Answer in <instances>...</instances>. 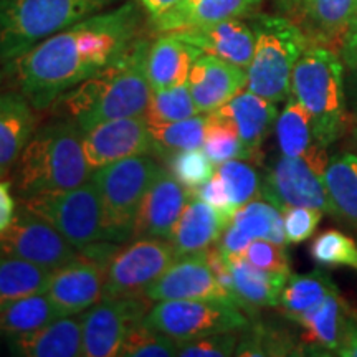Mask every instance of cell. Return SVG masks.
Returning <instances> with one entry per match:
<instances>
[{
	"label": "cell",
	"mask_w": 357,
	"mask_h": 357,
	"mask_svg": "<svg viewBox=\"0 0 357 357\" xmlns=\"http://www.w3.org/2000/svg\"><path fill=\"white\" fill-rule=\"evenodd\" d=\"M247 68L202 53L189 75V89L199 113H212L247 86Z\"/></svg>",
	"instance_id": "cell-19"
},
{
	"label": "cell",
	"mask_w": 357,
	"mask_h": 357,
	"mask_svg": "<svg viewBox=\"0 0 357 357\" xmlns=\"http://www.w3.org/2000/svg\"><path fill=\"white\" fill-rule=\"evenodd\" d=\"M217 174L222 177L234 212L245 204L261 197V181L255 167L243 162L242 159L227 160L218 166Z\"/></svg>",
	"instance_id": "cell-38"
},
{
	"label": "cell",
	"mask_w": 357,
	"mask_h": 357,
	"mask_svg": "<svg viewBox=\"0 0 357 357\" xmlns=\"http://www.w3.org/2000/svg\"><path fill=\"white\" fill-rule=\"evenodd\" d=\"M192 195L194 192L182 185L166 166H160L142 197L131 240L142 236L171 238L174 227Z\"/></svg>",
	"instance_id": "cell-17"
},
{
	"label": "cell",
	"mask_w": 357,
	"mask_h": 357,
	"mask_svg": "<svg viewBox=\"0 0 357 357\" xmlns=\"http://www.w3.org/2000/svg\"><path fill=\"white\" fill-rule=\"evenodd\" d=\"M153 301L147 296L101 298L83 312L84 357H116L134 324L144 321Z\"/></svg>",
	"instance_id": "cell-14"
},
{
	"label": "cell",
	"mask_w": 357,
	"mask_h": 357,
	"mask_svg": "<svg viewBox=\"0 0 357 357\" xmlns=\"http://www.w3.org/2000/svg\"><path fill=\"white\" fill-rule=\"evenodd\" d=\"M229 223L230 220L220 211L197 195H192L174 227L169 242L176 250L177 258L200 253L218 242Z\"/></svg>",
	"instance_id": "cell-26"
},
{
	"label": "cell",
	"mask_w": 357,
	"mask_h": 357,
	"mask_svg": "<svg viewBox=\"0 0 357 357\" xmlns=\"http://www.w3.org/2000/svg\"><path fill=\"white\" fill-rule=\"evenodd\" d=\"M178 352V342L167 334L149 328L144 321L134 324L124 337L121 357H174Z\"/></svg>",
	"instance_id": "cell-39"
},
{
	"label": "cell",
	"mask_w": 357,
	"mask_h": 357,
	"mask_svg": "<svg viewBox=\"0 0 357 357\" xmlns=\"http://www.w3.org/2000/svg\"><path fill=\"white\" fill-rule=\"evenodd\" d=\"M0 252L55 271L73 260L78 250L55 227L20 205L13 220L0 234Z\"/></svg>",
	"instance_id": "cell-13"
},
{
	"label": "cell",
	"mask_w": 357,
	"mask_h": 357,
	"mask_svg": "<svg viewBox=\"0 0 357 357\" xmlns=\"http://www.w3.org/2000/svg\"><path fill=\"white\" fill-rule=\"evenodd\" d=\"M58 312L45 293L32 294L0 311V339L20 336L55 321Z\"/></svg>",
	"instance_id": "cell-33"
},
{
	"label": "cell",
	"mask_w": 357,
	"mask_h": 357,
	"mask_svg": "<svg viewBox=\"0 0 357 357\" xmlns=\"http://www.w3.org/2000/svg\"><path fill=\"white\" fill-rule=\"evenodd\" d=\"M230 223L252 240H270L281 247L288 245L284 235L283 212L268 200L255 199L236 208L231 213Z\"/></svg>",
	"instance_id": "cell-34"
},
{
	"label": "cell",
	"mask_w": 357,
	"mask_h": 357,
	"mask_svg": "<svg viewBox=\"0 0 357 357\" xmlns=\"http://www.w3.org/2000/svg\"><path fill=\"white\" fill-rule=\"evenodd\" d=\"M93 176L83 153V131L70 119L56 118L35 129L12 171V187L20 200L68 190Z\"/></svg>",
	"instance_id": "cell-3"
},
{
	"label": "cell",
	"mask_w": 357,
	"mask_h": 357,
	"mask_svg": "<svg viewBox=\"0 0 357 357\" xmlns=\"http://www.w3.org/2000/svg\"><path fill=\"white\" fill-rule=\"evenodd\" d=\"M242 331L208 334V336L178 342L177 356L181 357H227L235 356Z\"/></svg>",
	"instance_id": "cell-43"
},
{
	"label": "cell",
	"mask_w": 357,
	"mask_h": 357,
	"mask_svg": "<svg viewBox=\"0 0 357 357\" xmlns=\"http://www.w3.org/2000/svg\"><path fill=\"white\" fill-rule=\"evenodd\" d=\"M260 2L261 0H178L167 12L151 20L159 33L181 32L194 26L252 15Z\"/></svg>",
	"instance_id": "cell-23"
},
{
	"label": "cell",
	"mask_w": 357,
	"mask_h": 357,
	"mask_svg": "<svg viewBox=\"0 0 357 357\" xmlns=\"http://www.w3.org/2000/svg\"><path fill=\"white\" fill-rule=\"evenodd\" d=\"M323 211L312 207H288L283 211L284 235L288 245L305 242L318 229Z\"/></svg>",
	"instance_id": "cell-45"
},
{
	"label": "cell",
	"mask_w": 357,
	"mask_h": 357,
	"mask_svg": "<svg viewBox=\"0 0 357 357\" xmlns=\"http://www.w3.org/2000/svg\"><path fill=\"white\" fill-rule=\"evenodd\" d=\"M83 153L93 172L118 160L154 153L144 114L96 124L83 132Z\"/></svg>",
	"instance_id": "cell-15"
},
{
	"label": "cell",
	"mask_w": 357,
	"mask_h": 357,
	"mask_svg": "<svg viewBox=\"0 0 357 357\" xmlns=\"http://www.w3.org/2000/svg\"><path fill=\"white\" fill-rule=\"evenodd\" d=\"M176 260V250L166 238L129 240L111 258L102 298L146 296L147 288Z\"/></svg>",
	"instance_id": "cell-12"
},
{
	"label": "cell",
	"mask_w": 357,
	"mask_h": 357,
	"mask_svg": "<svg viewBox=\"0 0 357 357\" xmlns=\"http://www.w3.org/2000/svg\"><path fill=\"white\" fill-rule=\"evenodd\" d=\"M50 271L0 252V311L15 301L47 291Z\"/></svg>",
	"instance_id": "cell-29"
},
{
	"label": "cell",
	"mask_w": 357,
	"mask_h": 357,
	"mask_svg": "<svg viewBox=\"0 0 357 357\" xmlns=\"http://www.w3.org/2000/svg\"><path fill=\"white\" fill-rule=\"evenodd\" d=\"M144 324L167 334L177 342L208 334L245 331L248 318L235 303L218 300L158 301L147 311Z\"/></svg>",
	"instance_id": "cell-11"
},
{
	"label": "cell",
	"mask_w": 357,
	"mask_h": 357,
	"mask_svg": "<svg viewBox=\"0 0 357 357\" xmlns=\"http://www.w3.org/2000/svg\"><path fill=\"white\" fill-rule=\"evenodd\" d=\"M275 126L281 154L288 158L306 154L312 146L319 144L310 111L291 95L276 118Z\"/></svg>",
	"instance_id": "cell-32"
},
{
	"label": "cell",
	"mask_w": 357,
	"mask_h": 357,
	"mask_svg": "<svg viewBox=\"0 0 357 357\" xmlns=\"http://www.w3.org/2000/svg\"><path fill=\"white\" fill-rule=\"evenodd\" d=\"M234 278V294L243 311L280 305V296L288 275L273 273L252 265L245 257L227 258Z\"/></svg>",
	"instance_id": "cell-28"
},
{
	"label": "cell",
	"mask_w": 357,
	"mask_h": 357,
	"mask_svg": "<svg viewBox=\"0 0 357 357\" xmlns=\"http://www.w3.org/2000/svg\"><path fill=\"white\" fill-rule=\"evenodd\" d=\"M311 257L324 266H349L357 270V245L339 230H324L312 240Z\"/></svg>",
	"instance_id": "cell-41"
},
{
	"label": "cell",
	"mask_w": 357,
	"mask_h": 357,
	"mask_svg": "<svg viewBox=\"0 0 357 357\" xmlns=\"http://www.w3.org/2000/svg\"><path fill=\"white\" fill-rule=\"evenodd\" d=\"M245 258L261 270L273 271V273L291 275V266H289V258L284 247L278 243L270 242V240L257 238L248 245Z\"/></svg>",
	"instance_id": "cell-44"
},
{
	"label": "cell",
	"mask_w": 357,
	"mask_h": 357,
	"mask_svg": "<svg viewBox=\"0 0 357 357\" xmlns=\"http://www.w3.org/2000/svg\"><path fill=\"white\" fill-rule=\"evenodd\" d=\"M194 195H197V197L202 199L204 202L211 204L212 207H215L217 211H220L223 215L229 218V220L231 218L234 208H231L230 197L229 194H227L225 185H223L222 177L218 176L217 171L204 185H200L199 189L194 190Z\"/></svg>",
	"instance_id": "cell-46"
},
{
	"label": "cell",
	"mask_w": 357,
	"mask_h": 357,
	"mask_svg": "<svg viewBox=\"0 0 357 357\" xmlns=\"http://www.w3.org/2000/svg\"><path fill=\"white\" fill-rule=\"evenodd\" d=\"M337 291L336 283L323 270H314L307 275H289L278 306L289 319H294L303 312L314 310Z\"/></svg>",
	"instance_id": "cell-31"
},
{
	"label": "cell",
	"mask_w": 357,
	"mask_h": 357,
	"mask_svg": "<svg viewBox=\"0 0 357 357\" xmlns=\"http://www.w3.org/2000/svg\"><path fill=\"white\" fill-rule=\"evenodd\" d=\"M252 242L253 240L248 238L243 231H240L236 227L229 223V225L225 227V230L222 231L220 238H218V242L215 245L220 248V252L227 258H234V257H243L245 252H247L248 245Z\"/></svg>",
	"instance_id": "cell-47"
},
{
	"label": "cell",
	"mask_w": 357,
	"mask_h": 357,
	"mask_svg": "<svg viewBox=\"0 0 357 357\" xmlns=\"http://www.w3.org/2000/svg\"><path fill=\"white\" fill-rule=\"evenodd\" d=\"M38 128V114L20 91L0 93V178L13 171Z\"/></svg>",
	"instance_id": "cell-24"
},
{
	"label": "cell",
	"mask_w": 357,
	"mask_h": 357,
	"mask_svg": "<svg viewBox=\"0 0 357 357\" xmlns=\"http://www.w3.org/2000/svg\"><path fill=\"white\" fill-rule=\"evenodd\" d=\"M328 147L314 144L306 154L288 158L281 154L268 169L261 182V197L278 207H312L334 215L324 172L328 167Z\"/></svg>",
	"instance_id": "cell-8"
},
{
	"label": "cell",
	"mask_w": 357,
	"mask_h": 357,
	"mask_svg": "<svg viewBox=\"0 0 357 357\" xmlns=\"http://www.w3.org/2000/svg\"><path fill=\"white\" fill-rule=\"evenodd\" d=\"M20 205L55 227L77 250L105 240V213L93 178L68 190L32 195Z\"/></svg>",
	"instance_id": "cell-9"
},
{
	"label": "cell",
	"mask_w": 357,
	"mask_h": 357,
	"mask_svg": "<svg viewBox=\"0 0 357 357\" xmlns=\"http://www.w3.org/2000/svg\"><path fill=\"white\" fill-rule=\"evenodd\" d=\"M207 123V114H195L192 118L182 119V121L149 126L154 154L166 162L174 154L182 153V151L200 149L205 141Z\"/></svg>",
	"instance_id": "cell-35"
},
{
	"label": "cell",
	"mask_w": 357,
	"mask_h": 357,
	"mask_svg": "<svg viewBox=\"0 0 357 357\" xmlns=\"http://www.w3.org/2000/svg\"><path fill=\"white\" fill-rule=\"evenodd\" d=\"M159 167L160 164L154 158L144 154L118 160L93 172L91 178L100 190L105 213V240L123 245L132 238L142 197Z\"/></svg>",
	"instance_id": "cell-7"
},
{
	"label": "cell",
	"mask_w": 357,
	"mask_h": 357,
	"mask_svg": "<svg viewBox=\"0 0 357 357\" xmlns=\"http://www.w3.org/2000/svg\"><path fill=\"white\" fill-rule=\"evenodd\" d=\"M15 200L12 195V182L0 181V234L10 225L15 215Z\"/></svg>",
	"instance_id": "cell-48"
},
{
	"label": "cell",
	"mask_w": 357,
	"mask_h": 357,
	"mask_svg": "<svg viewBox=\"0 0 357 357\" xmlns=\"http://www.w3.org/2000/svg\"><path fill=\"white\" fill-rule=\"evenodd\" d=\"M341 357H357V312H352L349 323H347L344 341L336 352Z\"/></svg>",
	"instance_id": "cell-50"
},
{
	"label": "cell",
	"mask_w": 357,
	"mask_h": 357,
	"mask_svg": "<svg viewBox=\"0 0 357 357\" xmlns=\"http://www.w3.org/2000/svg\"><path fill=\"white\" fill-rule=\"evenodd\" d=\"M171 33L194 45L202 53L222 58L242 68H248L255 52V32L250 22L247 24L242 19L222 20Z\"/></svg>",
	"instance_id": "cell-20"
},
{
	"label": "cell",
	"mask_w": 357,
	"mask_h": 357,
	"mask_svg": "<svg viewBox=\"0 0 357 357\" xmlns=\"http://www.w3.org/2000/svg\"><path fill=\"white\" fill-rule=\"evenodd\" d=\"M164 166L174 174V177L182 185H185L192 192L204 185L215 174V167H213L215 164L208 159L202 147L174 154L171 159L164 162Z\"/></svg>",
	"instance_id": "cell-42"
},
{
	"label": "cell",
	"mask_w": 357,
	"mask_h": 357,
	"mask_svg": "<svg viewBox=\"0 0 357 357\" xmlns=\"http://www.w3.org/2000/svg\"><path fill=\"white\" fill-rule=\"evenodd\" d=\"M146 296L153 303L169 300H218L238 301L223 288L205 260V253L178 257L171 266L147 288Z\"/></svg>",
	"instance_id": "cell-16"
},
{
	"label": "cell",
	"mask_w": 357,
	"mask_h": 357,
	"mask_svg": "<svg viewBox=\"0 0 357 357\" xmlns=\"http://www.w3.org/2000/svg\"><path fill=\"white\" fill-rule=\"evenodd\" d=\"M139 2L144 7V10L149 13L151 19H155V17L162 15L164 12L176 6L178 0H139Z\"/></svg>",
	"instance_id": "cell-51"
},
{
	"label": "cell",
	"mask_w": 357,
	"mask_h": 357,
	"mask_svg": "<svg viewBox=\"0 0 357 357\" xmlns=\"http://www.w3.org/2000/svg\"><path fill=\"white\" fill-rule=\"evenodd\" d=\"M119 247L101 240L78 250L73 260L52 271L45 294L60 318L79 314L101 300L109 261Z\"/></svg>",
	"instance_id": "cell-10"
},
{
	"label": "cell",
	"mask_w": 357,
	"mask_h": 357,
	"mask_svg": "<svg viewBox=\"0 0 357 357\" xmlns=\"http://www.w3.org/2000/svg\"><path fill=\"white\" fill-rule=\"evenodd\" d=\"M291 96L310 111L316 139L328 147L344 129V66L339 53L323 45H310L294 65Z\"/></svg>",
	"instance_id": "cell-4"
},
{
	"label": "cell",
	"mask_w": 357,
	"mask_h": 357,
	"mask_svg": "<svg viewBox=\"0 0 357 357\" xmlns=\"http://www.w3.org/2000/svg\"><path fill=\"white\" fill-rule=\"evenodd\" d=\"M250 25L255 32V52L247 68V88L278 105L291 95L294 65L311 43L288 17L257 13Z\"/></svg>",
	"instance_id": "cell-6"
},
{
	"label": "cell",
	"mask_w": 357,
	"mask_h": 357,
	"mask_svg": "<svg viewBox=\"0 0 357 357\" xmlns=\"http://www.w3.org/2000/svg\"><path fill=\"white\" fill-rule=\"evenodd\" d=\"M195 114H199V109L190 95L189 84L185 83L153 91L144 118L149 126H160V124L182 121Z\"/></svg>",
	"instance_id": "cell-36"
},
{
	"label": "cell",
	"mask_w": 357,
	"mask_h": 357,
	"mask_svg": "<svg viewBox=\"0 0 357 357\" xmlns=\"http://www.w3.org/2000/svg\"><path fill=\"white\" fill-rule=\"evenodd\" d=\"M301 347L293 342L287 334L268 329L265 326L245 328L240 334L235 356H300Z\"/></svg>",
	"instance_id": "cell-40"
},
{
	"label": "cell",
	"mask_w": 357,
	"mask_h": 357,
	"mask_svg": "<svg viewBox=\"0 0 357 357\" xmlns=\"http://www.w3.org/2000/svg\"><path fill=\"white\" fill-rule=\"evenodd\" d=\"M352 312L354 310L337 291L326 298L314 310L291 319L303 328L300 336L301 354H305V351H311L310 354L312 356H336L344 341Z\"/></svg>",
	"instance_id": "cell-21"
},
{
	"label": "cell",
	"mask_w": 357,
	"mask_h": 357,
	"mask_svg": "<svg viewBox=\"0 0 357 357\" xmlns=\"http://www.w3.org/2000/svg\"><path fill=\"white\" fill-rule=\"evenodd\" d=\"M207 118V132H205L202 149L215 166H220L231 159L248 160L253 158V154L245 147L230 123H227L215 113H208Z\"/></svg>",
	"instance_id": "cell-37"
},
{
	"label": "cell",
	"mask_w": 357,
	"mask_h": 357,
	"mask_svg": "<svg viewBox=\"0 0 357 357\" xmlns=\"http://www.w3.org/2000/svg\"><path fill=\"white\" fill-rule=\"evenodd\" d=\"M324 182L334 217L344 218L357 229V155L342 153L329 158Z\"/></svg>",
	"instance_id": "cell-30"
},
{
	"label": "cell",
	"mask_w": 357,
	"mask_h": 357,
	"mask_svg": "<svg viewBox=\"0 0 357 357\" xmlns=\"http://www.w3.org/2000/svg\"><path fill=\"white\" fill-rule=\"evenodd\" d=\"M149 47V40L139 37L113 65L66 89L48 109L83 132L111 119L144 114L153 95L147 78Z\"/></svg>",
	"instance_id": "cell-2"
},
{
	"label": "cell",
	"mask_w": 357,
	"mask_h": 357,
	"mask_svg": "<svg viewBox=\"0 0 357 357\" xmlns=\"http://www.w3.org/2000/svg\"><path fill=\"white\" fill-rule=\"evenodd\" d=\"M139 37L141 10L126 2L66 26L7 66L22 95L43 111L66 89L113 65Z\"/></svg>",
	"instance_id": "cell-1"
},
{
	"label": "cell",
	"mask_w": 357,
	"mask_h": 357,
	"mask_svg": "<svg viewBox=\"0 0 357 357\" xmlns=\"http://www.w3.org/2000/svg\"><path fill=\"white\" fill-rule=\"evenodd\" d=\"M311 45L341 52L357 10V0H283Z\"/></svg>",
	"instance_id": "cell-18"
},
{
	"label": "cell",
	"mask_w": 357,
	"mask_h": 357,
	"mask_svg": "<svg viewBox=\"0 0 357 357\" xmlns=\"http://www.w3.org/2000/svg\"><path fill=\"white\" fill-rule=\"evenodd\" d=\"M114 0H0V61L12 63Z\"/></svg>",
	"instance_id": "cell-5"
},
{
	"label": "cell",
	"mask_w": 357,
	"mask_h": 357,
	"mask_svg": "<svg viewBox=\"0 0 357 357\" xmlns=\"http://www.w3.org/2000/svg\"><path fill=\"white\" fill-rule=\"evenodd\" d=\"M212 113L220 116L222 119L234 126L245 147L253 154V158L258 154L261 142L266 139L276 123V118H278L276 102L258 96L250 89L240 91L227 105L220 106Z\"/></svg>",
	"instance_id": "cell-25"
},
{
	"label": "cell",
	"mask_w": 357,
	"mask_h": 357,
	"mask_svg": "<svg viewBox=\"0 0 357 357\" xmlns=\"http://www.w3.org/2000/svg\"><path fill=\"white\" fill-rule=\"evenodd\" d=\"M8 352L19 357H78L83 347V312L56 318L52 323L7 341Z\"/></svg>",
	"instance_id": "cell-22"
},
{
	"label": "cell",
	"mask_w": 357,
	"mask_h": 357,
	"mask_svg": "<svg viewBox=\"0 0 357 357\" xmlns=\"http://www.w3.org/2000/svg\"><path fill=\"white\" fill-rule=\"evenodd\" d=\"M202 55L199 48L174 33H160L147 53V78L153 91L185 84L195 60Z\"/></svg>",
	"instance_id": "cell-27"
},
{
	"label": "cell",
	"mask_w": 357,
	"mask_h": 357,
	"mask_svg": "<svg viewBox=\"0 0 357 357\" xmlns=\"http://www.w3.org/2000/svg\"><path fill=\"white\" fill-rule=\"evenodd\" d=\"M341 56L351 68H357V10L352 24L349 26V32L346 35L344 43L341 48Z\"/></svg>",
	"instance_id": "cell-49"
}]
</instances>
